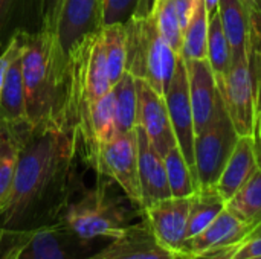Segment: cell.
Wrapping results in <instances>:
<instances>
[{
    "label": "cell",
    "instance_id": "obj_35",
    "mask_svg": "<svg viewBox=\"0 0 261 259\" xmlns=\"http://www.w3.org/2000/svg\"><path fill=\"white\" fill-rule=\"evenodd\" d=\"M0 240L6 241V247L2 250L0 259H18V250H20L18 241L3 231H0Z\"/></svg>",
    "mask_w": 261,
    "mask_h": 259
},
{
    "label": "cell",
    "instance_id": "obj_40",
    "mask_svg": "<svg viewBox=\"0 0 261 259\" xmlns=\"http://www.w3.org/2000/svg\"><path fill=\"white\" fill-rule=\"evenodd\" d=\"M251 259H261V258H251Z\"/></svg>",
    "mask_w": 261,
    "mask_h": 259
},
{
    "label": "cell",
    "instance_id": "obj_22",
    "mask_svg": "<svg viewBox=\"0 0 261 259\" xmlns=\"http://www.w3.org/2000/svg\"><path fill=\"white\" fill-rule=\"evenodd\" d=\"M206 61L210 63L219 85L223 82L232 61V52L226 34L222 26L219 9L210 12L208 21V46H206Z\"/></svg>",
    "mask_w": 261,
    "mask_h": 259
},
{
    "label": "cell",
    "instance_id": "obj_38",
    "mask_svg": "<svg viewBox=\"0 0 261 259\" xmlns=\"http://www.w3.org/2000/svg\"><path fill=\"white\" fill-rule=\"evenodd\" d=\"M261 237V221L254 227V229H251V232H249V235H248V238L246 240H249V238H258ZM245 241V240H243Z\"/></svg>",
    "mask_w": 261,
    "mask_h": 259
},
{
    "label": "cell",
    "instance_id": "obj_2",
    "mask_svg": "<svg viewBox=\"0 0 261 259\" xmlns=\"http://www.w3.org/2000/svg\"><path fill=\"white\" fill-rule=\"evenodd\" d=\"M20 61L31 131L58 130L70 134L69 58L55 35L41 27L24 31Z\"/></svg>",
    "mask_w": 261,
    "mask_h": 259
},
{
    "label": "cell",
    "instance_id": "obj_10",
    "mask_svg": "<svg viewBox=\"0 0 261 259\" xmlns=\"http://www.w3.org/2000/svg\"><path fill=\"white\" fill-rule=\"evenodd\" d=\"M164 99L167 104V110H168V116L171 121L177 147L180 148L184 157L187 159L188 165L194 171L196 130H194V116H193V108H191V101H190L187 63L182 56H179L174 75L164 95Z\"/></svg>",
    "mask_w": 261,
    "mask_h": 259
},
{
    "label": "cell",
    "instance_id": "obj_1",
    "mask_svg": "<svg viewBox=\"0 0 261 259\" xmlns=\"http://www.w3.org/2000/svg\"><path fill=\"white\" fill-rule=\"evenodd\" d=\"M76 156L72 134L31 131L20 145L12 189L0 212V229L23 232L58 221L75 191Z\"/></svg>",
    "mask_w": 261,
    "mask_h": 259
},
{
    "label": "cell",
    "instance_id": "obj_4",
    "mask_svg": "<svg viewBox=\"0 0 261 259\" xmlns=\"http://www.w3.org/2000/svg\"><path fill=\"white\" fill-rule=\"evenodd\" d=\"M124 24L127 31L125 72L136 79L145 81L164 96L180 55L162 37L151 14L147 17H133Z\"/></svg>",
    "mask_w": 261,
    "mask_h": 259
},
{
    "label": "cell",
    "instance_id": "obj_9",
    "mask_svg": "<svg viewBox=\"0 0 261 259\" xmlns=\"http://www.w3.org/2000/svg\"><path fill=\"white\" fill-rule=\"evenodd\" d=\"M190 205L191 197H170L141 211V217L154 238L165 249L180 255H185L184 249L188 241Z\"/></svg>",
    "mask_w": 261,
    "mask_h": 259
},
{
    "label": "cell",
    "instance_id": "obj_16",
    "mask_svg": "<svg viewBox=\"0 0 261 259\" xmlns=\"http://www.w3.org/2000/svg\"><path fill=\"white\" fill-rule=\"evenodd\" d=\"M135 130L138 139V172L142 197V211L156 202L170 198L171 191L167 179L164 157L156 151V148L151 145L141 127L136 125Z\"/></svg>",
    "mask_w": 261,
    "mask_h": 259
},
{
    "label": "cell",
    "instance_id": "obj_36",
    "mask_svg": "<svg viewBox=\"0 0 261 259\" xmlns=\"http://www.w3.org/2000/svg\"><path fill=\"white\" fill-rule=\"evenodd\" d=\"M245 3H246L248 9L251 12H254L255 15L261 17V0H245Z\"/></svg>",
    "mask_w": 261,
    "mask_h": 259
},
{
    "label": "cell",
    "instance_id": "obj_15",
    "mask_svg": "<svg viewBox=\"0 0 261 259\" xmlns=\"http://www.w3.org/2000/svg\"><path fill=\"white\" fill-rule=\"evenodd\" d=\"M249 232L251 227L225 208L211 224H208L197 235L188 238L184 253L188 258L196 259L214 252L229 250L246 240Z\"/></svg>",
    "mask_w": 261,
    "mask_h": 259
},
{
    "label": "cell",
    "instance_id": "obj_30",
    "mask_svg": "<svg viewBox=\"0 0 261 259\" xmlns=\"http://www.w3.org/2000/svg\"><path fill=\"white\" fill-rule=\"evenodd\" d=\"M154 0H104L102 26L112 23H125L133 17H147L151 14Z\"/></svg>",
    "mask_w": 261,
    "mask_h": 259
},
{
    "label": "cell",
    "instance_id": "obj_14",
    "mask_svg": "<svg viewBox=\"0 0 261 259\" xmlns=\"http://www.w3.org/2000/svg\"><path fill=\"white\" fill-rule=\"evenodd\" d=\"M102 27V0H64L54 35L66 55Z\"/></svg>",
    "mask_w": 261,
    "mask_h": 259
},
{
    "label": "cell",
    "instance_id": "obj_11",
    "mask_svg": "<svg viewBox=\"0 0 261 259\" xmlns=\"http://www.w3.org/2000/svg\"><path fill=\"white\" fill-rule=\"evenodd\" d=\"M83 259H191L180 253H174L165 249L153 235L148 224L141 223L130 224L119 237L110 240V243L101 250Z\"/></svg>",
    "mask_w": 261,
    "mask_h": 259
},
{
    "label": "cell",
    "instance_id": "obj_17",
    "mask_svg": "<svg viewBox=\"0 0 261 259\" xmlns=\"http://www.w3.org/2000/svg\"><path fill=\"white\" fill-rule=\"evenodd\" d=\"M258 168L255 139L252 136H240L214 188L228 202Z\"/></svg>",
    "mask_w": 261,
    "mask_h": 259
},
{
    "label": "cell",
    "instance_id": "obj_20",
    "mask_svg": "<svg viewBox=\"0 0 261 259\" xmlns=\"http://www.w3.org/2000/svg\"><path fill=\"white\" fill-rule=\"evenodd\" d=\"M110 90H112V84L109 78L102 31L99 29L92 37L87 52V60H86V93H87L89 104L96 101L98 98H101Z\"/></svg>",
    "mask_w": 261,
    "mask_h": 259
},
{
    "label": "cell",
    "instance_id": "obj_6",
    "mask_svg": "<svg viewBox=\"0 0 261 259\" xmlns=\"http://www.w3.org/2000/svg\"><path fill=\"white\" fill-rule=\"evenodd\" d=\"M239 134L223 107L211 124L194 139V171L199 189L214 188L237 140Z\"/></svg>",
    "mask_w": 261,
    "mask_h": 259
},
{
    "label": "cell",
    "instance_id": "obj_41",
    "mask_svg": "<svg viewBox=\"0 0 261 259\" xmlns=\"http://www.w3.org/2000/svg\"><path fill=\"white\" fill-rule=\"evenodd\" d=\"M0 212H2V209H0Z\"/></svg>",
    "mask_w": 261,
    "mask_h": 259
},
{
    "label": "cell",
    "instance_id": "obj_21",
    "mask_svg": "<svg viewBox=\"0 0 261 259\" xmlns=\"http://www.w3.org/2000/svg\"><path fill=\"white\" fill-rule=\"evenodd\" d=\"M226 209L254 229L261 221V168L226 202Z\"/></svg>",
    "mask_w": 261,
    "mask_h": 259
},
{
    "label": "cell",
    "instance_id": "obj_27",
    "mask_svg": "<svg viewBox=\"0 0 261 259\" xmlns=\"http://www.w3.org/2000/svg\"><path fill=\"white\" fill-rule=\"evenodd\" d=\"M164 163L171 197H191L199 189L196 174L177 145L164 156Z\"/></svg>",
    "mask_w": 261,
    "mask_h": 259
},
{
    "label": "cell",
    "instance_id": "obj_34",
    "mask_svg": "<svg viewBox=\"0 0 261 259\" xmlns=\"http://www.w3.org/2000/svg\"><path fill=\"white\" fill-rule=\"evenodd\" d=\"M226 252H228V256L225 259L261 258V237L245 240Z\"/></svg>",
    "mask_w": 261,
    "mask_h": 259
},
{
    "label": "cell",
    "instance_id": "obj_8",
    "mask_svg": "<svg viewBox=\"0 0 261 259\" xmlns=\"http://www.w3.org/2000/svg\"><path fill=\"white\" fill-rule=\"evenodd\" d=\"M3 231V229H0ZM18 241V259H83L90 244L70 234L60 221L31 231H3Z\"/></svg>",
    "mask_w": 261,
    "mask_h": 259
},
{
    "label": "cell",
    "instance_id": "obj_23",
    "mask_svg": "<svg viewBox=\"0 0 261 259\" xmlns=\"http://www.w3.org/2000/svg\"><path fill=\"white\" fill-rule=\"evenodd\" d=\"M208 21H210V12L206 9L205 0H197L194 11L184 31L180 56L185 61L206 60Z\"/></svg>",
    "mask_w": 261,
    "mask_h": 259
},
{
    "label": "cell",
    "instance_id": "obj_7",
    "mask_svg": "<svg viewBox=\"0 0 261 259\" xmlns=\"http://www.w3.org/2000/svg\"><path fill=\"white\" fill-rule=\"evenodd\" d=\"M219 87L237 134L255 139L258 131L257 98L246 55L232 58L231 67Z\"/></svg>",
    "mask_w": 261,
    "mask_h": 259
},
{
    "label": "cell",
    "instance_id": "obj_13",
    "mask_svg": "<svg viewBox=\"0 0 261 259\" xmlns=\"http://www.w3.org/2000/svg\"><path fill=\"white\" fill-rule=\"evenodd\" d=\"M188 72L190 101L196 134L203 131L225 107L219 82L206 60L185 61Z\"/></svg>",
    "mask_w": 261,
    "mask_h": 259
},
{
    "label": "cell",
    "instance_id": "obj_33",
    "mask_svg": "<svg viewBox=\"0 0 261 259\" xmlns=\"http://www.w3.org/2000/svg\"><path fill=\"white\" fill-rule=\"evenodd\" d=\"M63 2L64 0H41V11H40L41 29H46L54 34L60 12H61Z\"/></svg>",
    "mask_w": 261,
    "mask_h": 259
},
{
    "label": "cell",
    "instance_id": "obj_29",
    "mask_svg": "<svg viewBox=\"0 0 261 259\" xmlns=\"http://www.w3.org/2000/svg\"><path fill=\"white\" fill-rule=\"evenodd\" d=\"M20 145L21 139L3 124L0 131V209L5 206L12 189Z\"/></svg>",
    "mask_w": 261,
    "mask_h": 259
},
{
    "label": "cell",
    "instance_id": "obj_39",
    "mask_svg": "<svg viewBox=\"0 0 261 259\" xmlns=\"http://www.w3.org/2000/svg\"><path fill=\"white\" fill-rule=\"evenodd\" d=\"M2 128H3V121H2V118H0V131H2Z\"/></svg>",
    "mask_w": 261,
    "mask_h": 259
},
{
    "label": "cell",
    "instance_id": "obj_5",
    "mask_svg": "<svg viewBox=\"0 0 261 259\" xmlns=\"http://www.w3.org/2000/svg\"><path fill=\"white\" fill-rule=\"evenodd\" d=\"M99 177L109 179L141 212L142 197L138 172L136 130L118 133L112 140L98 143L87 162Z\"/></svg>",
    "mask_w": 261,
    "mask_h": 259
},
{
    "label": "cell",
    "instance_id": "obj_37",
    "mask_svg": "<svg viewBox=\"0 0 261 259\" xmlns=\"http://www.w3.org/2000/svg\"><path fill=\"white\" fill-rule=\"evenodd\" d=\"M255 150H257V160H258V166L261 168V124L258 131H257V137H255Z\"/></svg>",
    "mask_w": 261,
    "mask_h": 259
},
{
    "label": "cell",
    "instance_id": "obj_19",
    "mask_svg": "<svg viewBox=\"0 0 261 259\" xmlns=\"http://www.w3.org/2000/svg\"><path fill=\"white\" fill-rule=\"evenodd\" d=\"M217 9L223 31L231 46L232 58L246 55L248 6L245 0H219Z\"/></svg>",
    "mask_w": 261,
    "mask_h": 259
},
{
    "label": "cell",
    "instance_id": "obj_3",
    "mask_svg": "<svg viewBox=\"0 0 261 259\" xmlns=\"http://www.w3.org/2000/svg\"><path fill=\"white\" fill-rule=\"evenodd\" d=\"M125 202L130 200L113 192L112 182L106 179L84 189L76 198H70L58 221L83 243L113 240L132 224L135 217Z\"/></svg>",
    "mask_w": 261,
    "mask_h": 259
},
{
    "label": "cell",
    "instance_id": "obj_31",
    "mask_svg": "<svg viewBox=\"0 0 261 259\" xmlns=\"http://www.w3.org/2000/svg\"><path fill=\"white\" fill-rule=\"evenodd\" d=\"M28 2L29 0H0V50L14 34L20 32L14 27V23Z\"/></svg>",
    "mask_w": 261,
    "mask_h": 259
},
{
    "label": "cell",
    "instance_id": "obj_28",
    "mask_svg": "<svg viewBox=\"0 0 261 259\" xmlns=\"http://www.w3.org/2000/svg\"><path fill=\"white\" fill-rule=\"evenodd\" d=\"M89 127L95 143L112 140L116 134V113L113 92H107L89 105Z\"/></svg>",
    "mask_w": 261,
    "mask_h": 259
},
{
    "label": "cell",
    "instance_id": "obj_24",
    "mask_svg": "<svg viewBox=\"0 0 261 259\" xmlns=\"http://www.w3.org/2000/svg\"><path fill=\"white\" fill-rule=\"evenodd\" d=\"M226 208V202L216 191V188L197 189L191 195L188 215V238L202 232L211 224Z\"/></svg>",
    "mask_w": 261,
    "mask_h": 259
},
{
    "label": "cell",
    "instance_id": "obj_42",
    "mask_svg": "<svg viewBox=\"0 0 261 259\" xmlns=\"http://www.w3.org/2000/svg\"><path fill=\"white\" fill-rule=\"evenodd\" d=\"M102 2H104V0H102Z\"/></svg>",
    "mask_w": 261,
    "mask_h": 259
},
{
    "label": "cell",
    "instance_id": "obj_32",
    "mask_svg": "<svg viewBox=\"0 0 261 259\" xmlns=\"http://www.w3.org/2000/svg\"><path fill=\"white\" fill-rule=\"evenodd\" d=\"M23 32L24 31H20V32L14 34L12 38L0 50V93H2L3 82H5V78H6L9 66L21 53V49H23Z\"/></svg>",
    "mask_w": 261,
    "mask_h": 259
},
{
    "label": "cell",
    "instance_id": "obj_26",
    "mask_svg": "<svg viewBox=\"0 0 261 259\" xmlns=\"http://www.w3.org/2000/svg\"><path fill=\"white\" fill-rule=\"evenodd\" d=\"M104 50L112 87L127 70V31L124 23H112L101 27Z\"/></svg>",
    "mask_w": 261,
    "mask_h": 259
},
{
    "label": "cell",
    "instance_id": "obj_25",
    "mask_svg": "<svg viewBox=\"0 0 261 259\" xmlns=\"http://www.w3.org/2000/svg\"><path fill=\"white\" fill-rule=\"evenodd\" d=\"M115 96L116 130L118 133L133 131L138 125V90L136 78L128 72L112 87Z\"/></svg>",
    "mask_w": 261,
    "mask_h": 259
},
{
    "label": "cell",
    "instance_id": "obj_18",
    "mask_svg": "<svg viewBox=\"0 0 261 259\" xmlns=\"http://www.w3.org/2000/svg\"><path fill=\"white\" fill-rule=\"evenodd\" d=\"M20 55L9 66L3 82V89L0 93V118L5 127H8L14 134H17L23 142V139L31 133V128L26 119L24 85Z\"/></svg>",
    "mask_w": 261,
    "mask_h": 259
},
{
    "label": "cell",
    "instance_id": "obj_12",
    "mask_svg": "<svg viewBox=\"0 0 261 259\" xmlns=\"http://www.w3.org/2000/svg\"><path fill=\"white\" fill-rule=\"evenodd\" d=\"M136 90L138 127L142 128L151 145L164 157L173 147L177 145L165 99L142 79H136Z\"/></svg>",
    "mask_w": 261,
    "mask_h": 259
}]
</instances>
